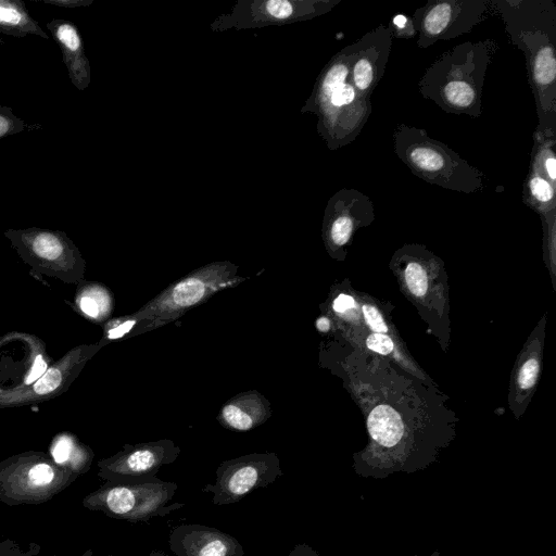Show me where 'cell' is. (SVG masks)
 I'll return each instance as SVG.
<instances>
[{
	"instance_id": "d4e9b609",
	"label": "cell",
	"mask_w": 556,
	"mask_h": 556,
	"mask_svg": "<svg viewBox=\"0 0 556 556\" xmlns=\"http://www.w3.org/2000/svg\"><path fill=\"white\" fill-rule=\"evenodd\" d=\"M42 128L41 124H28L17 117L11 108L0 104V139L23 131H34Z\"/></svg>"
},
{
	"instance_id": "8d00e7d4",
	"label": "cell",
	"mask_w": 556,
	"mask_h": 556,
	"mask_svg": "<svg viewBox=\"0 0 556 556\" xmlns=\"http://www.w3.org/2000/svg\"><path fill=\"white\" fill-rule=\"evenodd\" d=\"M147 556H169V555L162 551H152Z\"/></svg>"
},
{
	"instance_id": "8992f818",
	"label": "cell",
	"mask_w": 556,
	"mask_h": 556,
	"mask_svg": "<svg viewBox=\"0 0 556 556\" xmlns=\"http://www.w3.org/2000/svg\"><path fill=\"white\" fill-rule=\"evenodd\" d=\"M10 241L29 274L45 282L42 276L53 277L67 285L85 280L86 261L73 240L62 230L40 227L7 229Z\"/></svg>"
},
{
	"instance_id": "ac0fdd59",
	"label": "cell",
	"mask_w": 556,
	"mask_h": 556,
	"mask_svg": "<svg viewBox=\"0 0 556 556\" xmlns=\"http://www.w3.org/2000/svg\"><path fill=\"white\" fill-rule=\"evenodd\" d=\"M271 415L270 403L252 390L235 395L220 408L217 420L226 429L247 432L264 424Z\"/></svg>"
},
{
	"instance_id": "b9f144b4",
	"label": "cell",
	"mask_w": 556,
	"mask_h": 556,
	"mask_svg": "<svg viewBox=\"0 0 556 556\" xmlns=\"http://www.w3.org/2000/svg\"><path fill=\"white\" fill-rule=\"evenodd\" d=\"M0 539H1V536H0Z\"/></svg>"
},
{
	"instance_id": "836d02e7",
	"label": "cell",
	"mask_w": 556,
	"mask_h": 556,
	"mask_svg": "<svg viewBox=\"0 0 556 556\" xmlns=\"http://www.w3.org/2000/svg\"><path fill=\"white\" fill-rule=\"evenodd\" d=\"M354 306V299L348 294H339L333 301L332 307L337 313H343Z\"/></svg>"
},
{
	"instance_id": "7402d4cb",
	"label": "cell",
	"mask_w": 556,
	"mask_h": 556,
	"mask_svg": "<svg viewBox=\"0 0 556 556\" xmlns=\"http://www.w3.org/2000/svg\"><path fill=\"white\" fill-rule=\"evenodd\" d=\"M0 33L15 38L29 35L50 38L22 0H0Z\"/></svg>"
},
{
	"instance_id": "ba28073f",
	"label": "cell",
	"mask_w": 556,
	"mask_h": 556,
	"mask_svg": "<svg viewBox=\"0 0 556 556\" xmlns=\"http://www.w3.org/2000/svg\"><path fill=\"white\" fill-rule=\"evenodd\" d=\"M178 485L159 478L138 483L105 481L83 498V506L108 517L129 522H144L152 517H163L185 506L169 504Z\"/></svg>"
},
{
	"instance_id": "ab89813d",
	"label": "cell",
	"mask_w": 556,
	"mask_h": 556,
	"mask_svg": "<svg viewBox=\"0 0 556 556\" xmlns=\"http://www.w3.org/2000/svg\"><path fill=\"white\" fill-rule=\"evenodd\" d=\"M4 43L3 39L0 38V47Z\"/></svg>"
},
{
	"instance_id": "9c48e42d",
	"label": "cell",
	"mask_w": 556,
	"mask_h": 556,
	"mask_svg": "<svg viewBox=\"0 0 556 556\" xmlns=\"http://www.w3.org/2000/svg\"><path fill=\"white\" fill-rule=\"evenodd\" d=\"M494 14L492 0H430L412 16L417 46L426 49L468 34Z\"/></svg>"
},
{
	"instance_id": "5bb4252c",
	"label": "cell",
	"mask_w": 556,
	"mask_h": 556,
	"mask_svg": "<svg viewBox=\"0 0 556 556\" xmlns=\"http://www.w3.org/2000/svg\"><path fill=\"white\" fill-rule=\"evenodd\" d=\"M392 43V31L383 24H379L354 42L351 81L361 96L370 99L384 75Z\"/></svg>"
},
{
	"instance_id": "ffe728a7",
	"label": "cell",
	"mask_w": 556,
	"mask_h": 556,
	"mask_svg": "<svg viewBox=\"0 0 556 556\" xmlns=\"http://www.w3.org/2000/svg\"><path fill=\"white\" fill-rule=\"evenodd\" d=\"M47 453L54 464L77 477L89 471L94 458L92 448L68 431L56 433Z\"/></svg>"
},
{
	"instance_id": "f1b7e54d",
	"label": "cell",
	"mask_w": 556,
	"mask_h": 556,
	"mask_svg": "<svg viewBox=\"0 0 556 556\" xmlns=\"http://www.w3.org/2000/svg\"><path fill=\"white\" fill-rule=\"evenodd\" d=\"M539 372V364L535 359L531 358L527 361L520 371H519V378L518 383L521 389H529L533 387V384L536 381Z\"/></svg>"
},
{
	"instance_id": "1f68e13d",
	"label": "cell",
	"mask_w": 556,
	"mask_h": 556,
	"mask_svg": "<svg viewBox=\"0 0 556 556\" xmlns=\"http://www.w3.org/2000/svg\"><path fill=\"white\" fill-rule=\"evenodd\" d=\"M266 10L277 18H286L293 13L292 4L287 0H270L266 2Z\"/></svg>"
},
{
	"instance_id": "603a6c76",
	"label": "cell",
	"mask_w": 556,
	"mask_h": 556,
	"mask_svg": "<svg viewBox=\"0 0 556 556\" xmlns=\"http://www.w3.org/2000/svg\"><path fill=\"white\" fill-rule=\"evenodd\" d=\"M367 428L380 447L393 450L403 439L404 426L399 413L389 405H378L368 416Z\"/></svg>"
},
{
	"instance_id": "44dd1931",
	"label": "cell",
	"mask_w": 556,
	"mask_h": 556,
	"mask_svg": "<svg viewBox=\"0 0 556 556\" xmlns=\"http://www.w3.org/2000/svg\"><path fill=\"white\" fill-rule=\"evenodd\" d=\"M554 187L531 157L529 172L522 187V202L546 218L555 217L556 197Z\"/></svg>"
},
{
	"instance_id": "7c38bea8",
	"label": "cell",
	"mask_w": 556,
	"mask_h": 556,
	"mask_svg": "<svg viewBox=\"0 0 556 556\" xmlns=\"http://www.w3.org/2000/svg\"><path fill=\"white\" fill-rule=\"evenodd\" d=\"M180 448L169 439L125 444L116 454L97 463L98 477L114 483L147 482L156 478L161 467L174 463Z\"/></svg>"
},
{
	"instance_id": "60d3db41",
	"label": "cell",
	"mask_w": 556,
	"mask_h": 556,
	"mask_svg": "<svg viewBox=\"0 0 556 556\" xmlns=\"http://www.w3.org/2000/svg\"><path fill=\"white\" fill-rule=\"evenodd\" d=\"M106 556H115V555H106Z\"/></svg>"
},
{
	"instance_id": "83f0119b",
	"label": "cell",
	"mask_w": 556,
	"mask_h": 556,
	"mask_svg": "<svg viewBox=\"0 0 556 556\" xmlns=\"http://www.w3.org/2000/svg\"><path fill=\"white\" fill-rule=\"evenodd\" d=\"M388 26L392 31L393 38L408 39L417 35L413 18L404 14L394 15Z\"/></svg>"
},
{
	"instance_id": "4316f807",
	"label": "cell",
	"mask_w": 556,
	"mask_h": 556,
	"mask_svg": "<svg viewBox=\"0 0 556 556\" xmlns=\"http://www.w3.org/2000/svg\"><path fill=\"white\" fill-rule=\"evenodd\" d=\"M40 551L41 546L35 542L23 547L12 539H0V556H36Z\"/></svg>"
},
{
	"instance_id": "7a4b0ae2",
	"label": "cell",
	"mask_w": 556,
	"mask_h": 556,
	"mask_svg": "<svg viewBox=\"0 0 556 556\" xmlns=\"http://www.w3.org/2000/svg\"><path fill=\"white\" fill-rule=\"evenodd\" d=\"M497 50L493 39L454 46L426 70L417 84L420 94L446 113L480 117L486 71Z\"/></svg>"
},
{
	"instance_id": "2e32d148",
	"label": "cell",
	"mask_w": 556,
	"mask_h": 556,
	"mask_svg": "<svg viewBox=\"0 0 556 556\" xmlns=\"http://www.w3.org/2000/svg\"><path fill=\"white\" fill-rule=\"evenodd\" d=\"M328 233L336 247L345 245L357 226L375 218L374 201L357 189H342L330 200Z\"/></svg>"
},
{
	"instance_id": "9a60e30c",
	"label": "cell",
	"mask_w": 556,
	"mask_h": 556,
	"mask_svg": "<svg viewBox=\"0 0 556 556\" xmlns=\"http://www.w3.org/2000/svg\"><path fill=\"white\" fill-rule=\"evenodd\" d=\"M176 556H243L239 541L216 528L198 523L175 527L168 538Z\"/></svg>"
},
{
	"instance_id": "484cf974",
	"label": "cell",
	"mask_w": 556,
	"mask_h": 556,
	"mask_svg": "<svg viewBox=\"0 0 556 556\" xmlns=\"http://www.w3.org/2000/svg\"><path fill=\"white\" fill-rule=\"evenodd\" d=\"M405 280L409 291L416 296H422L428 288L427 274L422 266L410 262L405 269Z\"/></svg>"
},
{
	"instance_id": "52a82bcc",
	"label": "cell",
	"mask_w": 556,
	"mask_h": 556,
	"mask_svg": "<svg viewBox=\"0 0 556 556\" xmlns=\"http://www.w3.org/2000/svg\"><path fill=\"white\" fill-rule=\"evenodd\" d=\"M77 478L54 464L47 452L14 454L0 462V503L8 506L43 504Z\"/></svg>"
},
{
	"instance_id": "f35d334b",
	"label": "cell",
	"mask_w": 556,
	"mask_h": 556,
	"mask_svg": "<svg viewBox=\"0 0 556 556\" xmlns=\"http://www.w3.org/2000/svg\"><path fill=\"white\" fill-rule=\"evenodd\" d=\"M414 556H418V555H414ZM431 556H440V553L438 551H434Z\"/></svg>"
},
{
	"instance_id": "4dcf8cb0",
	"label": "cell",
	"mask_w": 556,
	"mask_h": 556,
	"mask_svg": "<svg viewBox=\"0 0 556 556\" xmlns=\"http://www.w3.org/2000/svg\"><path fill=\"white\" fill-rule=\"evenodd\" d=\"M366 345L369 350L379 354H389L393 350V341L390 337L383 333H372L366 340Z\"/></svg>"
},
{
	"instance_id": "e575fe53",
	"label": "cell",
	"mask_w": 556,
	"mask_h": 556,
	"mask_svg": "<svg viewBox=\"0 0 556 556\" xmlns=\"http://www.w3.org/2000/svg\"><path fill=\"white\" fill-rule=\"evenodd\" d=\"M287 556H320L313 547L307 544L295 545Z\"/></svg>"
},
{
	"instance_id": "d6986e66",
	"label": "cell",
	"mask_w": 556,
	"mask_h": 556,
	"mask_svg": "<svg viewBox=\"0 0 556 556\" xmlns=\"http://www.w3.org/2000/svg\"><path fill=\"white\" fill-rule=\"evenodd\" d=\"M65 302L75 313L93 324L102 325L114 311L113 293L98 281L83 280L76 287L73 301Z\"/></svg>"
},
{
	"instance_id": "f546056e",
	"label": "cell",
	"mask_w": 556,
	"mask_h": 556,
	"mask_svg": "<svg viewBox=\"0 0 556 556\" xmlns=\"http://www.w3.org/2000/svg\"><path fill=\"white\" fill-rule=\"evenodd\" d=\"M364 317L372 331L376 333H384L388 331V327L383 321V318L379 311L369 304L363 305Z\"/></svg>"
},
{
	"instance_id": "d590c367",
	"label": "cell",
	"mask_w": 556,
	"mask_h": 556,
	"mask_svg": "<svg viewBox=\"0 0 556 556\" xmlns=\"http://www.w3.org/2000/svg\"><path fill=\"white\" fill-rule=\"evenodd\" d=\"M316 328L320 332H328L330 329V320L327 317H319L316 320Z\"/></svg>"
},
{
	"instance_id": "e0dca14e",
	"label": "cell",
	"mask_w": 556,
	"mask_h": 556,
	"mask_svg": "<svg viewBox=\"0 0 556 556\" xmlns=\"http://www.w3.org/2000/svg\"><path fill=\"white\" fill-rule=\"evenodd\" d=\"M46 26L62 52L71 83L78 90L86 89L90 81V67L78 28L73 22L62 18H54Z\"/></svg>"
},
{
	"instance_id": "cb8c5ba5",
	"label": "cell",
	"mask_w": 556,
	"mask_h": 556,
	"mask_svg": "<svg viewBox=\"0 0 556 556\" xmlns=\"http://www.w3.org/2000/svg\"><path fill=\"white\" fill-rule=\"evenodd\" d=\"M139 321L132 314L110 318L102 326V337L97 342L102 348L113 341L135 336Z\"/></svg>"
},
{
	"instance_id": "3957f363",
	"label": "cell",
	"mask_w": 556,
	"mask_h": 556,
	"mask_svg": "<svg viewBox=\"0 0 556 556\" xmlns=\"http://www.w3.org/2000/svg\"><path fill=\"white\" fill-rule=\"evenodd\" d=\"M392 140L396 156L424 181L467 194L483 191L484 173L426 129L402 123L394 128Z\"/></svg>"
},
{
	"instance_id": "4fadbf2b",
	"label": "cell",
	"mask_w": 556,
	"mask_h": 556,
	"mask_svg": "<svg viewBox=\"0 0 556 556\" xmlns=\"http://www.w3.org/2000/svg\"><path fill=\"white\" fill-rule=\"evenodd\" d=\"M53 363L36 334L10 331L0 336V393L35 382Z\"/></svg>"
},
{
	"instance_id": "6da1fadb",
	"label": "cell",
	"mask_w": 556,
	"mask_h": 556,
	"mask_svg": "<svg viewBox=\"0 0 556 556\" xmlns=\"http://www.w3.org/2000/svg\"><path fill=\"white\" fill-rule=\"evenodd\" d=\"M510 42L525 54L536 131L556 135V4L553 0H492Z\"/></svg>"
},
{
	"instance_id": "5b68a950",
	"label": "cell",
	"mask_w": 556,
	"mask_h": 556,
	"mask_svg": "<svg viewBox=\"0 0 556 556\" xmlns=\"http://www.w3.org/2000/svg\"><path fill=\"white\" fill-rule=\"evenodd\" d=\"M353 54L354 42L332 59L319 85L324 126L332 148L353 142L371 113L370 99L361 96L351 81Z\"/></svg>"
},
{
	"instance_id": "30bf717a",
	"label": "cell",
	"mask_w": 556,
	"mask_h": 556,
	"mask_svg": "<svg viewBox=\"0 0 556 556\" xmlns=\"http://www.w3.org/2000/svg\"><path fill=\"white\" fill-rule=\"evenodd\" d=\"M282 475L275 453H252L220 463L215 483L205 484L203 491L213 494L215 505L235 504L255 490L267 488Z\"/></svg>"
},
{
	"instance_id": "8fae6325",
	"label": "cell",
	"mask_w": 556,
	"mask_h": 556,
	"mask_svg": "<svg viewBox=\"0 0 556 556\" xmlns=\"http://www.w3.org/2000/svg\"><path fill=\"white\" fill-rule=\"evenodd\" d=\"M101 349L98 343H83L72 348L31 384L0 393V409L39 404L62 395Z\"/></svg>"
},
{
	"instance_id": "277c9868",
	"label": "cell",
	"mask_w": 556,
	"mask_h": 556,
	"mask_svg": "<svg viewBox=\"0 0 556 556\" xmlns=\"http://www.w3.org/2000/svg\"><path fill=\"white\" fill-rule=\"evenodd\" d=\"M238 270V266L229 262L212 263L170 283L132 313L139 321L135 336L165 326L203 304L217 292L241 283L247 278L239 276Z\"/></svg>"
},
{
	"instance_id": "74e56055",
	"label": "cell",
	"mask_w": 556,
	"mask_h": 556,
	"mask_svg": "<svg viewBox=\"0 0 556 556\" xmlns=\"http://www.w3.org/2000/svg\"><path fill=\"white\" fill-rule=\"evenodd\" d=\"M80 556H93V551L91 548L85 551Z\"/></svg>"
},
{
	"instance_id": "d6a6232c",
	"label": "cell",
	"mask_w": 556,
	"mask_h": 556,
	"mask_svg": "<svg viewBox=\"0 0 556 556\" xmlns=\"http://www.w3.org/2000/svg\"><path fill=\"white\" fill-rule=\"evenodd\" d=\"M42 3L64 9H76L91 3L87 0H36Z\"/></svg>"
}]
</instances>
